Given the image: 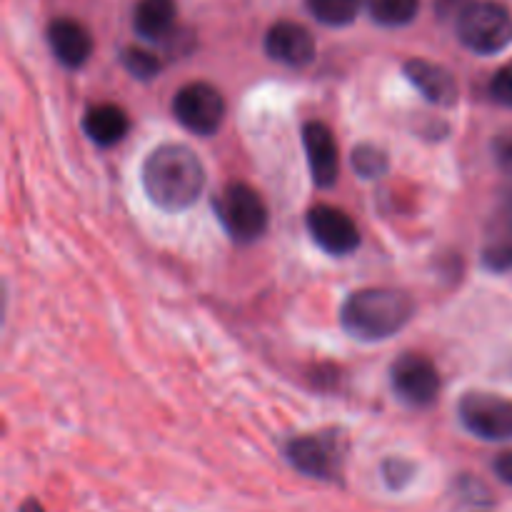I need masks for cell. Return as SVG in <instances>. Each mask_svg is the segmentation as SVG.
<instances>
[{
  "instance_id": "obj_17",
  "label": "cell",
  "mask_w": 512,
  "mask_h": 512,
  "mask_svg": "<svg viewBox=\"0 0 512 512\" xmlns=\"http://www.w3.org/2000/svg\"><path fill=\"white\" fill-rule=\"evenodd\" d=\"M375 23L400 28L415 20L420 8V0H365Z\"/></svg>"
},
{
  "instance_id": "obj_6",
  "label": "cell",
  "mask_w": 512,
  "mask_h": 512,
  "mask_svg": "<svg viewBox=\"0 0 512 512\" xmlns=\"http://www.w3.org/2000/svg\"><path fill=\"white\" fill-rule=\"evenodd\" d=\"M173 113L183 128L195 135L218 133L225 120V98L215 85L195 80L175 93Z\"/></svg>"
},
{
  "instance_id": "obj_11",
  "label": "cell",
  "mask_w": 512,
  "mask_h": 512,
  "mask_svg": "<svg viewBox=\"0 0 512 512\" xmlns=\"http://www.w3.org/2000/svg\"><path fill=\"white\" fill-rule=\"evenodd\" d=\"M303 145L305 153H308V165L310 173H313V180L320 188H330L338 180L340 170L338 143H335L333 130L325 123L310 120V123L303 125Z\"/></svg>"
},
{
  "instance_id": "obj_22",
  "label": "cell",
  "mask_w": 512,
  "mask_h": 512,
  "mask_svg": "<svg viewBox=\"0 0 512 512\" xmlns=\"http://www.w3.org/2000/svg\"><path fill=\"white\" fill-rule=\"evenodd\" d=\"M490 95H493L495 103L512 108V60L493 75V80H490Z\"/></svg>"
},
{
  "instance_id": "obj_21",
  "label": "cell",
  "mask_w": 512,
  "mask_h": 512,
  "mask_svg": "<svg viewBox=\"0 0 512 512\" xmlns=\"http://www.w3.org/2000/svg\"><path fill=\"white\" fill-rule=\"evenodd\" d=\"M485 268H490L493 273H505L512 268V243L508 240H498L490 248H485L483 253Z\"/></svg>"
},
{
  "instance_id": "obj_5",
  "label": "cell",
  "mask_w": 512,
  "mask_h": 512,
  "mask_svg": "<svg viewBox=\"0 0 512 512\" xmlns=\"http://www.w3.org/2000/svg\"><path fill=\"white\" fill-rule=\"evenodd\" d=\"M225 233L238 243H253L268 230V205L248 183H230L215 203Z\"/></svg>"
},
{
  "instance_id": "obj_15",
  "label": "cell",
  "mask_w": 512,
  "mask_h": 512,
  "mask_svg": "<svg viewBox=\"0 0 512 512\" xmlns=\"http://www.w3.org/2000/svg\"><path fill=\"white\" fill-rule=\"evenodd\" d=\"M178 5L175 0H140L135 5V33L145 40H163L173 33Z\"/></svg>"
},
{
  "instance_id": "obj_14",
  "label": "cell",
  "mask_w": 512,
  "mask_h": 512,
  "mask_svg": "<svg viewBox=\"0 0 512 512\" xmlns=\"http://www.w3.org/2000/svg\"><path fill=\"white\" fill-rule=\"evenodd\" d=\"M83 130L95 145L110 148V145L120 143L128 135V113L115 103H98L93 108H88V113H85Z\"/></svg>"
},
{
  "instance_id": "obj_20",
  "label": "cell",
  "mask_w": 512,
  "mask_h": 512,
  "mask_svg": "<svg viewBox=\"0 0 512 512\" xmlns=\"http://www.w3.org/2000/svg\"><path fill=\"white\" fill-rule=\"evenodd\" d=\"M380 470H383V480L390 490L408 488V485L413 483L415 473H418L415 463H410V460L405 458H388Z\"/></svg>"
},
{
  "instance_id": "obj_1",
  "label": "cell",
  "mask_w": 512,
  "mask_h": 512,
  "mask_svg": "<svg viewBox=\"0 0 512 512\" xmlns=\"http://www.w3.org/2000/svg\"><path fill=\"white\" fill-rule=\"evenodd\" d=\"M140 183L150 203L168 213H180L203 193L205 168L188 145L165 143L145 158Z\"/></svg>"
},
{
  "instance_id": "obj_13",
  "label": "cell",
  "mask_w": 512,
  "mask_h": 512,
  "mask_svg": "<svg viewBox=\"0 0 512 512\" xmlns=\"http://www.w3.org/2000/svg\"><path fill=\"white\" fill-rule=\"evenodd\" d=\"M48 43L55 58L65 68H80L88 63L90 53H93V38H90L88 28L73 18L53 20L48 28Z\"/></svg>"
},
{
  "instance_id": "obj_24",
  "label": "cell",
  "mask_w": 512,
  "mask_h": 512,
  "mask_svg": "<svg viewBox=\"0 0 512 512\" xmlns=\"http://www.w3.org/2000/svg\"><path fill=\"white\" fill-rule=\"evenodd\" d=\"M493 470L505 485H510L512 488V450H505V453H500L498 458H495Z\"/></svg>"
},
{
  "instance_id": "obj_2",
  "label": "cell",
  "mask_w": 512,
  "mask_h": 512,
  "mask_svg": "<svg viewBox=\"0 0 512 512\" xmlns=\"http://www.w3.org/2000/svg\"><path fill=\"white\" fill-rule=\"evenodd\" d=\"M415 303L408 293L395 288L355 290L340 308L345 333L365 343L393 338L410 323Z\"/></svg>"
},
{
  "instance_id": "obj_4",
  "label": "cell",
  "mask_w": 512,
  "mask_h": 512,
  "mask_svg": "<svg viewBox=\"0 0 512 512\" xmlns=\"http://www.w3.org/2000/svg\"><path fill=\"white\" fill-rule=\"evenodd\" d=\"M285 458L298 473L323 483H340L348 458V445L340 433L298 435L285 445Z\"/></svg>"
},
{
  "instance_id": "obj_10",
  "label": "cell",
  "mask_w": 512,
  "mask_h": 512,
  "mask_svg": "<svg viewBox=\"0 0 512 512\" xmlns=\"http://www.w3.org/2000/svg\"><path fill=\"white\" fill-rule=\"evenodd\" d=\"M265 53L275 63L303 68L315 58V38L308 28L293 20H280L265 33Z\"/></svg>"
},
{
  "instance_id": "obj_16",
  "label": "cell",
  "mask_w": 512,
  "mask_h": 512,
  "mask_svg": "<svg viewBox=\"0 0 512 512\" xmlns=\"http://www.w3.org/2000/svg\"><path fill=\"white\" fill-rule=\"evenodd\" d=\"M315 20L330 28H343L358 18L363 0H305Z\"/></svg>"
},
{
  "instance_id": "obj_25",
  "label": "cell",
  "mask_w": 512,
  "mask_h": 512,
  "mask_svg": "<svg viewBox=\"0 0 512 512\" xmlns=\"http://www.w3.org/2000/svg\"><path fill=\"white\" fill-rule=\"evenodd\" d=\"M18 512H45V508H43V505L38 503V500L30 498V500H25L23 505H20V510H18Z\"/></svg>"
},
{
  "instance_id": "obj_12",
  "label": "cell",
  "mask_w": 512,
  "mask_h": 512,
  "mask_svg": "<svg viewBox=\"0 0 512 512\" xmlns=\"http://www.w3.org/2000/svg\"><path fill=\"white\" fill-rule=\"evenodd\" d=\"M405 78L413 83V88L423 95L428 103L438 105V108H453L458 103V83L450 75L448 68L430 60L413 58L403 65Z\"/></svg>"
},
{
  "instance_id": "obj_18",
  "label": "cell",
  "mask_w": 512,
  "mask_h": 512,
  "mask_svg": "<svg viewBox=\"0 0 512 512\" xmlns=\"http://www.w3.org/2000/svg\"><path fill=\"white\" fill-rule=\"evenodd\" d=\"M353 170L363 178H380V175L388 173V155L385 150H380L378 145L363 143L353 150Z\"/></svg>"
},
{
  "instance_id": "obj_7",
  "label": "cell",
  "mask_w": 512,
  "mask_h": 512,
  "mask_svg": "<svg viewBox=\"0 0 512 512\" xmlns=\"http://www.w3.org/2000/svg\"><path fill=\"white\" fill-rule=\"evenodd\" d=\"M460 423L475 438L503 443L512 440V403L495 393H468L458 405Z\"/></svg>"
},
{
  "instance_id": "obj_3",
  "label": "cell",
  "mask_w": 512,
  "mask_h": 512,
  "mask_svg": "<svg viewBox=\"0 0 512 512\" xmlns=\"http://www.w3.org/2000/svg\"><path fill=\"white\" fill-rule=\"evenodd\" d=\"M460 43L478 55H498L512 43V15L503 3L473 0L455 20Z\"/></svg>"
},
{
  "instance_id": "obj_19",
  "label": "cell",
  "mask_w": 512,
  "mask_h": 512,
  "mask_svg": "<svg viewBox=\"0 0 512 512\" xmlns=\"http://www.w3.org/2000/svg\"><path fill=\"white\" fill-rule=\"evenodd\" d=\"M123 65L133 78L138 80H153L160 73L163 63H160L158 55L148 53V50L140 48H125L123 50Z\"/></svg>"
},
{
  "instance_id": "obj_23",
  "label": "cell",
  "mask_w": 512,
  "mask_h": 512,
  "mask_svg": "<svg viewBox=\"0 0 512 512\" xmlns=\"http://www.w3.org/2000/svg\"><path fill=\"white\" fill-rule=\"evenodd\" d=\"M493 158L503 173L512 175V130H503L493 140Z\"/></svg>"
},
{
  "instance_id": "obj_8",
  "label": "cell",
  "mask_w": 512,
  "mask_h": 512,
  "mask_svg": "<svg viewBox=\"0 0 512 512\" xmlns=\"http://www.w3.org/2000/svg\"><path fill=\"white\" fill-rule=\"evenodd\" d=\"M390 380L400 400L413 408H428L440 393V373L430 358L420 353H405L390 368Z\"/></svg>"
},
{
  "instance_id": "obj_9",
  "label": "cell",
  "mask_w": 512,
  "mask_h": 512,
  "mask_svg": "<svg viewBox=\"0 0 512 512\" xmlns=\"http://www.w3.org/2000/svg\"><path fill=\"white\" fill-rule=\"evenodd\" d=\"M308 230L315 245L330 255H350L360 245V230L345 210L335 205H315L308 210Z\"/></svg>"
}]
</instances>
